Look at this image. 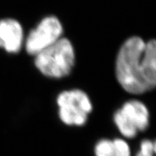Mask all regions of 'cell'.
Instances as JSON below:
<instances>
[{
	"mask_svg": "<svg viewBox=\"0 0 156 156\" xmlns=\"http://www.w3.org/2000/svg\"><path fill=\"white\" fill-rule=\"evenodd\" d=\"M61 120L66 125L82 126L86 123L93 105L86 93L80 89L64 91L57 99Z\"/></svg>",
	"mask_w": 156,
	"mask_h": 156,
	"instance_id": "3957f363",
	"label": "cell"
},
{
	"mask_svg": "<svg viewBox=\"0 0 156 156\" xmlns=\"http://www.w3.org/2000/svg\"><path fill=\"white\" fill-rule=\"evenodd\" d=\"M62 33L63 27L57 17H45L26 38V50L30 55H37L62 38Z\"/></svg>",
	"mask_w": 156,
	"mask_h": 156,
	"instance_id": "5b68a950",
	"label": "cell"
},
{
	"mask_svg": "<svg viewBox=\"0 0 156 156\" xmlns=\"http://www.w3.org/2000/svg\"><path fill=\"white\" fill-rule=\"evenodd\" d=\"M24 41L22 25L15 19L0 20V48L10 54L20 51Z\"/></svg>",
	"mask_w": 156,
	"mask_h": 156,
	"instance_id": "8992f818",
	"label": "cell"
},
{
	"mask_svg": "<svg viewBox=\"0 0 156 156\" xmlns=\"http://www.w3.org/2000/svg\"><path fill=\"white\" fill-rule=\"evenodd\" d=\"M136 156H156V140H143Z\"/></svg>",
	"mask_w": 156,
	"mask_h": 156,
	"instance_id": "ba28073f",
	"label": "cell"
},
{
	"mask_svg": "<svg viewBox=\"0 0 156 156\" xmlns=\"http://www.w3.org/2000/svg\"><path fill=\"white\" fill-rule=\"evenodd\" d=\"M113 119L120 133L125 138L132 139L147 128L150 113L144 103L132 100L115 112Z\"/></svg>",
	"mask_w": 156,
	"mask_h": 156,
	"instance_id": "277c9868",
	"label": "cell"
},
{
	"mask_svg": "<svg viewBox=\"0 0 156 156\" xmlns=\"http://www.w3.org/2000/svg\"><path fill=\"white\" fill-rule=\"evenodd\" d=\"M115 76L120 86L132 94H142L156 88V40L140 37L127 39L115 61Z\"/></svg>",
	"mask_w": 156,
	"mask_h": 156,
	"instance_id": "6da1fadb",
	"label": "cell"
},
{
	"mask_svg": "<svg viewBox=\"0 0 156 156\" xmlns=\"http://www.w3.org/2000/svg\"><path fill=\"white\" fill-rule=\"evenodd\" d=\"M34 57L37 69L45 76L52 78L68 76L75 62L74 48L66 37H62Z\"/></svg>",
	"mask_w": 156,
	"mask_h": 156,
	"instance_id": "7a4b0ae2",
	"label": "cell"
},
{
	"mask_svg": "<svg viewBox=\"0 0 156 156\" xmlns=\"http://www.w3.org/2000/svg\"><path fill=\"white\" fill-rule=\"evenodd\" d=\"M96 156H131L130 147L121 139L102 140L95 146Z\"/></svg>",
	"mask_w": 156,
	"mask_h": 156,
	"instance_id": "52a82bcc",
	"label": "cell"
}]
</instances>
